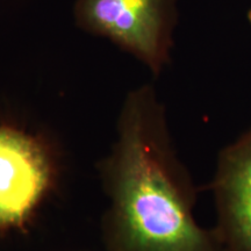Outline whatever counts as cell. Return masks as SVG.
<instances>
[{
  "mask_svg": "<svg viewBox=\"0 0 251 251\" xmlns=\"http://www.w3.org/2000/svg\"><path fill=\"white\" fill-rule=\"evenodd\" d=\"M111 251H226L193 215L196 188L172 148L164 107L150 85L128 94L106 165Z\"/></svg>",
  "mask_w": 251,
  "mask_h": 251,
  "instance_id": "cell-1",
  "label": "cell"
},
{
  "mask_svg": "<svg viewBox=\"0 0 251 251\" xmlns=\"http://www.w3.org/2000/svg\"><path fill=\"white\" fill-rule=\"evenodd\" d=\"M178 0H76L80 29L105 37L158 76L170 62Z\"/></svg>",
  "mask_w": 251,
  "mask_h": 251,
  "instance_id": "cell-2",
  "label": "cell"
},
{
  "mask_svg": "<svg viewBox=\"0 0 251 251\" xmlns=\"http://www.w3.org/2000/svg\"><path fill=\"white\" fill-rule=\"evenodd\" d=\"M52 178L42 144L14 128L0 126V229L23 228Z\"/></svg>",
  "mask_w": 251,
  "mask_h": 251,
  "instance_id": "cell-3",
  "label": "cell"
},
{
  "mask_svg": "<svg viewBox=\"0 0 251 251\" xmlns=\"http://www.w3.org/2000/svg\"><path fill=\"white\" fill-rule=\"evenodd\" d=\"M211 190L226 251H251V127L220 151Z\"/></svg>",
  "mask_w": 251,
  "mask_h": 251,
  "instance_id": "cell-4",
  "label": "cell"
},
{
  "mask_svg": "<svg viewBox=\"0 0 251 251\" xmlns=\"http://www.w3.org/2000/svg\"><path fill=\"white\" fill-rule=\"evenodd\" d=\"M247 19H248V21H249V24H250V26H251V8L249 9V11H248Z\"/></svg>",
  "mask_w": 251,
  "mask_h": 251,
  "instance_id": "cell-5",
  "label": "cell"
}]
</instances>
